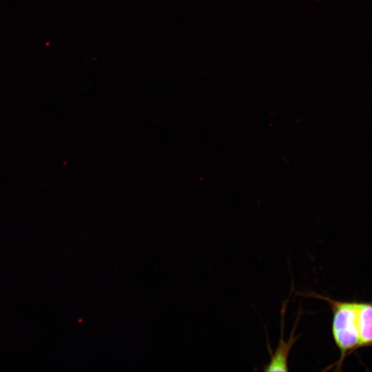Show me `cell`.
Returning <instances> with one entry per match:
<instances>
[{
    "mask_svg": "<svg viewBox=\"0 0 372 372\" xmlns=\"http://www.w3.org/2000/svg\"><path fill=\"white\" fill-rule=\"evenodd\" d=\"M302 296L318 298L329 303L333 313L332 335L340 351V358L333 366H335V371H340L344 359L360 348L356 301H339L313 292Z\"/></svg>",
    "mask_w": 372,
    "mask_h": 372,
    "instance_id": "obj_1",
    "label": "cell"
},
{
    "mask_svg": "<svg viewBox=\"0 0 372 372\" xmlns=\"http://www.w3.org/2000/svg\"><path fill=\"white\" fill-rule=\"evenodd\" d=\"M289 299V298L282 301L280 319V338L275 352L273 353H271V356L269 363L265 366L264 370L265 371H288V355L291 347L300 337V335L296 336L295 332L301 315L297 316L296 323L288 341L285 342L284 340L285 316Z\"/></svg>",
    "mask_w": 372,
    "mask_h": 372,
    "instance_id": "obj_2",
    "label": "cell"
},
{
    "mask_svg": "<svg viewBox=\"0 0 372 372\" xmlns=\"http://www.w3.org/2000/svg\"><path fill=\"white\" fill-rule=\"evenodd\" d=\"M357 323L361 347H372V302H357Z\"/></svg>",
    "mask_w": 372,
    "mask_h": 372,
    "instance_id": "obj_3",
    "label": "cell"
}]
</instances>
